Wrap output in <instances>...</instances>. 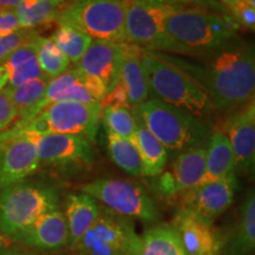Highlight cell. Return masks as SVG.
Masks as SVG:
<instances>
[{
	"label": "cell",
	"mask_w": 255,
	"mask_h": 255,
	"mask_svg": "<svg viewBox=\"0 0 255 255\" xmlns=\"http://www.w3.org/2000/svg\"><path fill=\"white\" fill-rule=\"evenodd\" d=\"M184 72L199 83L214 109L222 113L240 109L254 100L255 56L248 44H228L213 53L206 68L191 66Z\"/></svg>",
	"instance_id": "obj_1"
},
{
	"label": "cell",
	"mask_w": 255,
	"mask_h": 255,
	"mask_svg": "<svg viewBox=\"0 0 255 255\" xmlns=\"http://www.w3.org/2000/svg\"><path fill=\"white\" fill-rule=\"evenodd\" d=\"M239 28L229 14L202 7H177L165 21L178 53H214L232 43Z\"/></svg>",
	"instance_id": "obj_2"
},
{
	"label": "cell",
	"mask_w": 255,
	"mask_h": 255,
	"mask_svg": "<svg viewBox=\"0 0 255 255\" xmlns=\"http://www.w3.org/2000/svg\"><path fill=\"white\" fill-rule=\"evenodd\" d=\"M149 92L165 104L187 111L200 120L212 116L214 107L208 95L189 75L159 52L142 49Z\"/></svg>",
	"instance_id": "obj_3"
},
{
	"label": "cell",
	"mask_w": 255,
	"mask_h": 255,
	"mask_svg": "<svg viewBox=\"0 0 255 255\" xmlns=\"http://www.w3.org/2000/svg\"><path fill=\"white\" fill-rule=\"evenodd\" d=\"M133 111L167 150L182 152L203 146L210 137L209 128L202 120L155 97L148 98Z\"/></svg>",
	"instance_id": "obj_4"
},
{
	"label": "cell",
	"mask_w": 255,
	"mask_h": 255,
	"mask_svg": "<svg viewBox=\"0 0 255 255\" xmlns=\"http://www.w3.org/2000/svg\"><path fill=\"white\" fill-rule=\"evenodd\" d=\"M127 0H73L62 8L58 25L83 32L94 40L126 43Z\"/></svg>",
	"instance_id": "obj_5"
},
{
	"label": "cell",
	"mask_w": 255,
	"mask_h": 255,
	"mask_svg": "<svg viewBox=\"0 0 255 255\" xmlns=\"http://www.w3.org/2000/svg\"><path fill=\"white\" fill-rule=\"evenodd\" d=\"M58 207L57 191L37 183H18L0 190V234L15 238L44 213Z\"/></svg>",
	"instance_id": "obj_6"
},
{
	"label": "cell",
	"mask_w": 255,
	"mask_h": 255,
	"mask_svg": "<svg viewBox=\"0 0 255 255\" xmlns=\"http://www.w3.org/2000/svg\"><path fill=\"white\" fill-rule=\"evenodd\" d=\"M102 103H75L60 102L46 107L36 117L15 129H24L37 135L62 133L76 135L94 143L97 137L102 117Z\"/></svg>",
	"instance_id": "obj_7"
},
{
	"label": "cell",
	"mask_w": 255,
	"mask_h": 255,
	"mask_svg": "<svg viewBox=\"0 0 255 255\" xmlns=\"http://www.w3.org/2000/svg\"><path fill=\"white\" fill-rule=\"evenodd\" d=\"M177 6L149 1L127 0L126 34L129 43L152 52L178 53L177 47L168 37L165 21Z\"/></svg>",
	"instance_id": "obj_8"
},
{
	"label": "cell",
	"mask_w": 255,
	"mask_h": 255,
	"mask_svg": "<svg viewBox=\"0 0 255 255\" xmlns=\"http://www.w3.org/2000/svg\"><path fill=\"white\" fill-rule=\"evenodd\" d=\"M75 248L81 255H141L142 239L129 218L104 209Z\"/></svg>",
	"instance_id": "obj_9"
},
{
	"label": "cell",
	"mask_w": 255,
	"mask_h": 255,
	"mask_svg": "<svg viewBox=\"0 0 255 255\" xmlns=\"http://www.w3.org/2000/svg\"><path fill=\"white\" fill-rule=\"evenodd\" d=\"M81 190L119 215L145 222L158 219V210L154 200L139 184L132 181L100 178L83 184Z\"/></svg>",
	"instance_id": "obj_10"
},
{
	"label": "cell",
	"mask_w": 255,
	"mask_h": 255,
	"mask_svg": "<svg viewBox=\"0 0 255 255\" xmlns=\"http://www.w3.org/2000/svg\"><path fill=\"white\" fill-rule=\"evenodd\" d=\"M39 164L36 143L30 132L12 128L0 133V190L21 183Z\"/></svg>",
	"instance_id": "obj_11"
},
{
	"label": "cell",
	"mask_w": 255,
	"mask_h": 255,
	"mask_svg": "<svg viewBox=\"0 0 255 255\" xmlns=\"http://www.w3.org/2000/svg\"><path fill=\"white\" fill-rule=\"evenodd\" d=\"M237 190L238 180L235 175L201 183L181 194L180 209L213 223L232 206Z\"/></svg>",
	"instance_id": "obj_12"
},
{
	"label": "cell",
	"mask_w": 255,
	"mask_h": 255,
	"mask_svg": "<svg viewBox=\"0 0 255 255\" xmlns=\"http://www.w3.org/2000/svg\"><path fill=\"white\" fill-rule=\"evenodd\" d=\"M30 133L36 143L39 163L58 167H82L91 164L94 159L91 142L84 137L62 133Z\"/></svg>",
	"instance_id": "obj_13"
},
{
	"label": "cell",
	"mask_w": 255,
	"mask_h": 255,
	"mask_svg": "<svg viewBox=\"0 0 255 255\" xmlns=\"http://www.w3.org/2000/svg\"><path fill=\"white\" fill-rule=\"evenodd\" d=\"M206 173V146L181 152L157 178V189L165 197H176L202 183Z\"/></svg>",
	"instance_id": "obj_14"
},
{
	"label": "cell",
	"mask_w": 255,
	"mask_h": 255,
	"mask_svg": "<svg viewBox=\"0 0 255 255\" xmlns=\"http://www.w3.org/2000/svg\"><path fill=\"white\" fill-rule=\"evenodd\" d=\"M222 132L231 143L237 168L245 173H253L255 162L254 100L229 115L223 124Z\"/></svg>",
	"instance_id": "obj_15"
},
{
	"label": "cell",
	"mask_w": 255,
	"mask_h": 255,
	"mask_svg": "<svg viewBox=\"0 0 255 255\" xmlns=\"http://www.w3.org/2000/svg\"><path fill=\"white\" fill-rule=\"evenodd\" d=\"M120 44L107 40H92L75 68L85 77L102 83L109 91L119 82L120 77L122 59Z\"/></svg>",
	"instance_id": "obj_16"
},
{
	"label": "cell",
	"mask_w": 255,
	"mask_h": 255,
	"mask_svg": "<svg viewBox=\"0 0 255 255\" xmlns=\"http://www.w3.org/2000/svg\"><path fill=\"white\" fill-rule=\"evenodd\" d=\"M173 227L176 229L187 255L219 254L222 242L212 222L178 209Z\"/></svg>",
	"instance_id": "obj_17"
},
{
	"label": "cell",
	"mask_w": 255,
	"mask_h": 255,
	"mask_svg": "<svg viewBox=\"0 0 255 255\" xmlns=\"http://www.w3.org/2000/svg\"><path fill=\"white\" fill-rule=\"evenodd\" d=\"M14 239L38 251L60 250L69 245L65 216L58 209L44 213Z\"/></svg>",
	"instance_id": "obj_18"
},
{
	"label": "cell",
	"mask_w": 255,
	"mask_h": 255,
	"mask_svg": "<svg viewBox=\"0 0 255 255\" xmlns=\"http://www.w3.org/2000/svg\"><path fill=\"white\" fill-rule=\"evenodd\" d=\"M121 59L119 81L126 89L130 107L133 109L149 98V87L142 63V49L135 44L121 43Z\"/></svg>",
	"instance_id": "obj_19"
},
{
	"label": "cell",
	"mask_w": 255,
	"mask_h": 255,
	"mask_svg": "<svg viewBox=\"0 0 255 255\" xmlns=\"http://www.w3.org/2000/svg\"><path fill=\"white\" fill-rule=\"evenodd\" d=\"M100 213V206L94 197L85 193L69 194L65 201V213L63 214L68 226L70 246L76 247L98 219Z\"/></svg>",
	"instance_id": "obj_20"
},
{
	"label": "cell",
	"mask_w": 255,
	"mask_h": 255,
	"mask_svg": "<svg viewBox=\"0 0 255 255\" xmlns=\"http://www.w3.org/2000/svg\"><path fill=\"white\" fill-rule=\"evenodd\" d=\"M60 102L96 103V101L83 84L81 75L76 68L69 69L58 77L50 79V82L47 83L45 95L38 105L34 117L50 104L60 103Z\"/></svg>",
	"instance_id": "obj_21"
},
{
	"label": "cell",
	"mask_w": 255,
	"mask_h": 255,
	"mask_svg": "<svg viewBox=\"0 0 255 255\" xmlns=\"http://www.w3.org/2000/svg\"><path fill=\"white\" fill-rule=\"evenodd\" d=\"M234 152L227 136L222 131L212 133L206 146V173L202 183L235 175Z\"/></svg>",
	"instance_id": "obj_22"
},
{
	"label": "cell",
	"mask_w": 255,
	"mask_h": 255,
	"mask_svg": "<svg viewBox=\"0 0 255 255\" xmlns=\"http://www.w3.org/2000/svg\"><path fill=\"white\" fill-rule=\"evenodd\" d=\"M2 65L8 75L6 87L11 89L20 87L24 83L33 79L45 77L37 58V38L18 47Z\"/></svg>",
	"instance_id": "obj_23"
},
{
	"label": "cell",
	"mask_w": 255,
	"mask_h": 255,
	"mask_svg": "<svg viewBox=\"0 0 255 255\" xmlns=\"http://www.w3.org/2000/svg\"><path fill=\"white\" fill-rule=\"evenodd\" d=\"M136 117V135L135 144L138 150L142 162V173L148 177H158L164 170L168 159V150L137 116Z\"/></svg>",
	"instance_id": "obj_24"
},
{
	"label": "cell",
	"mask_w": 255,
	"mask_h": 255,
	"mask_svg": "<svg viewBox=\"0 0 255 255\" xmlns=\"http://www.w3.org/2000/svg\"><path fill=\"white\" fill-rule=\"evenodd\" d=\"M50 79L47 77L33 79V81L24 83L17 88H8L11 94L12 102L17 110V123L15 126L26 123L32 120L36 115L37 108L43 100L47 83Z\"/></svg>",
	"instance_id": "obj_25"
},
{
	"label": "cell",
	"mask_w": 255,
	"mask_h": 255,
	"mask_svg": "<svg viewBox=\"0 0 255 255\" xmlns=\"http://www.w3.org/2000/svg\"><path fill=\"white\" fill-rule=\"evenodd\" d=\"M62 7L50 0H20L14 13L20 28L36 30L57 21Z\"/></svg>",
	"instance_id": "obj_26"
},
{
	"label": "cell",
	"mask_w": 255,
	"mask_h": 255,
	"mask_svg": "<svg viewBox=\"0 0 255 255\" xmlns=\"http://www.w3.org/2000/svg\"><path fill=\"white\" fill-rule=\"evenodd\" d=\"M141 255H187L173 226H157L144 233Z\"/></svg>",
	"instance_id": "obj_27"
},
{
	"label": "cell",
	"mask_w": 255,
	"mask_h": 255,
	"mask_svg": "<svg viewBox=\"0 0 255 255\" xmlns=\"http://www.w3.org/2000/svg\"><path fill=\"white\" fill-rule=\"evenodd\" d=\"M233 255H245L251 253L255 246V196L251 191L241 207L240 220L232 240ZM231 254V255H232Z\"/></svg>",
	"instance_id": "obj_28"
},
{
	"label": "cell",
	"mask_w": 255,
	"mask_h": 255,
	"mask_svg": "<svg viewBox=\"0 0 255 255\" xmlns=\"http://www.w3.org/2000/svg\"><path fill=\"white\" fill-rule=\"evenodd\" d=\"M107 146L110 158L117 167L132 176H142V162L135 143L107 132Z\"/></svg>",
	"instance_id": "obj_29"
},
{
	"label": "cell",
	"mask_w": 255,
	"mask_h": 255,
	"mask_svg": "<svg viewBox=\"0 0 255 255\" xmlns=\"http://www.w3.org/2000/svg\"><path fill=\"white\" fill-rule=\"evenodd\" d=\"M51 39L70 63L75 64L79 62L94 40L83 32L66 25H58Z\"/></svg>",
	"instance_id": "obj_30"
},
{
	"label": "cell",
	"mask_w": 255,
	"mask_h": 255,
	"mask_svg": "<svg viewBox=\"0 0 255 255\" xmlns=\"http://www.w3.org/2000/svg\"><path fill=\"white\" fill-rule=\"evenodd\" d=\"M37 58L41 72L49 79L58 77L71 65L52 39L46 37H37Z\"/></svg>",
	"instance_id": "obj_31"
},
{
	"label": "cell",
	"mask_w": 255,
	"mask_h": 255,
	"mask_svg": "<svg viewBox=\"0 0 255 255\" xmlns=\"http://www.w3.org/2000/svg\"><path fill=\"white\" fill-rule=\"evenodd\" d=\"M101 120L103 121L107 132L130 139L132 142L135 141L136 117L133 111L127 108L104 105Z\"/></svg>",
	"instance_id": "obj_32"
},
{
	"label": "cell",
	"mask_w": 255,
	"mask_h": 255,
	"mask_svg": "<svg viewBox=\"0 0 255 255\" xmlns=\"http://www.w3.org/2000/svg\"><path fill=\"white\" fill-rule=\"evenodd\" d=\"M38 36H39V31L24 30V28H20L13 33L6 34V36H0V65H2L18 47Z\"/></svg>",
	"instance_id": "obj_33"
},
{
	"label": "cell",
	"mask_w": 255,
	"mask_h": 255,
	"mask_svg": "<svg viewBox=\"0 0 255 255\" xmlns=\"http://www.w3.org/2000/svg\"><path fill=\"white\" fill-rule=\"evenodd\" d=\"M228 13L234 19L240 28L247 31H254L255 28V5H252L247 0L239 2L228 9Z\"/></svg>",
	"instance_id": "obj_34"
},
{
	"label": "cell",
	"mask_w": 255,
	"mask_h": 255,
	"mask_svg": "<svg viewBox=\"0 0 255 255\" xmlns=\"http://www.w3.org/2000/svg\"><path fill=\"white\" fill-rule=\"evenodd\" d=\"M15 120H17V110L12 102L9 89L5 87L0 90V133L6 131Z\"/></svg>",
	"instance_id": "obj_35"
},
{
	"label": "cell",
	"mask_w": 255,
	"mask_h": 255,
	"mask_svg": "<svg viewBox=\"0 0 255 255\" xmlns=\"http://www.w3.org/2000/svg\"><path fill=\"white\" fill-rule=\"evenodd\" d=\"M149 1L161 2V4L173 5L177 7H189V5H193L194 7H202L210 9V11L218 12L221 14H229L223 6L216 0H149Z\"/></svg>",
	"instance_id": "obj_36"
},
{
	"label": "cell",
	"mask_w": 255,
	"mask_h": 255,
	"mask_svg": "<svg viewBox=\"0 0 255 255\" xmlns=\"http://www.w3.org/2000/svg\"><path fill=\"white\" fill-rule=\"evenodd\" d=\"M102 105H103V107L104 105H113V107L127 108V109H129V98H128L127 91L126 89H124L122 83L119 81L109 91H108L104 101L102 102Z\"/></svg>",
	"instance_id": "obj_37"
},
{
	"label": "cell",
	"mask_w": 255,
	"mask_h": 255,
	"mask_svg": "<svg viewBox=\"0 0 255 255\" xmlns=\"http://www.w3.org/2000/svg\"><path fill=\"white\" fill-rule=\"evenodd\" d=\"M20 30L14 9H0V36L13 33Z\"/></svg>",
	"instance_id": "obj_38"
},
{
	"label": "cell",
	"mask_w": 255,
	"mask_h": 255,
	"mask_svg": "<svg viewBox=\"0 0 255 255\" xmlns=\"http://www.w3.org/2000/svg\"><path fill=\"white\" fill-rule=\"evenodd\" d=\"M0 255H36V254L31 253V252L18 250V248H9V250L0 251Z\"/></svg>",
	"instance_id": "obj_39"
},
{
	"label": "cell",
	"mask_w": 255,
	"mask_h": 255,
	"mask_svg": "<svg viewBox=\"0 0 255 255\" xmlns=\"http://www.w3.org/2000/svg\"><path fill=\"white\" fill-rule=\"evenodd\" d=\"M20 0H0V9H14Z\"/></svg>",
	"instance_id": "obj_40"
},
{
	"label": "cell",
	"mask_w": 255,
	"mask_h": 255,
	"mask_svg": "<svg viewBox=\"0 0 255 255\" xmlns=\"http://www.w3.org/2000/svg\"><path fill=\"white\" fill-rule=\"evenodd\" d=\"M8 82V75L4 65H0V90H2Z\"/></svg>",
	"instance_id": "obj_41"
},
{
	"label": "cell",
	"mask_w": 255,
	"mask_h": 255,
	"mask_svg": "<svg viewBox=\"0 0 255 255\" xmlns=\"http://www.w3.org/2000/svg\"><path fill=\"white\" fill-rule=\"evenodd\" d=\"M241 1H244V0H221V5L226 9H227V8L229 9L231 7H233V6H235Z\"/></svg>",
	"instance_id": "obj_42"
},
{
	"label": "cell",
	"mask_w": 255,
	"mask_h": 255,
	"mask_svg": "<svg viewBox=\"0 0 255 255\" xmlns=\"http://www.w3.org/2000/svg\"><path fill=\"white\" fill-rule=\"evenodd\" d=\"M50 1L55 2L56 5H58L62 8H64V7H65V6H68L69 4H71L73 0H50Z\"/></svg>",
	"instance_id": "obj_43"
},
{
	"label": "cell",
	"mask_w": 255,
	"mask_h": 255,
	"mask_svg": "<svg viewBox=\"0 0 255 255\" xmlns=\"http://www.w3.org/2000/svg\"><path fill=\"white\" fill-rule=\"evenodd\" d=\"M214 255H219V254H214Z\"/></svg>",
	"instance_id": "obj_44"
}]
</instances>
